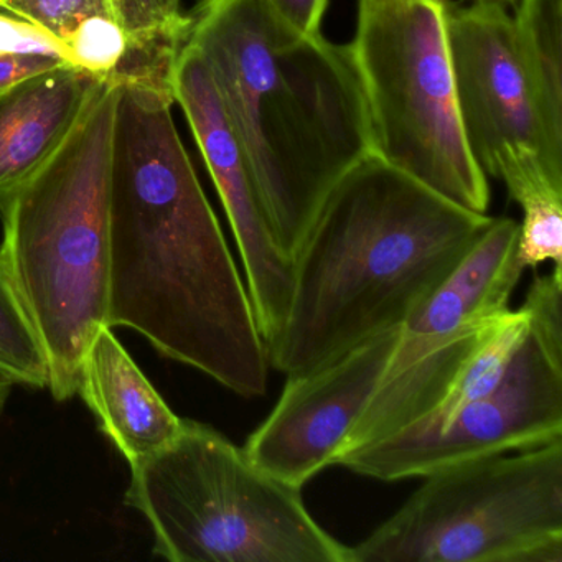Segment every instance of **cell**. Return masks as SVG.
Here are the masks:
<instances>
[{"label":"cell","instance_id":"obj_23","mask_svg":"<svg viewBox=\"0 0 562 562\" xmlns=\"http://www.w3.org/2000/svg\"><path fill=\"white\" fill-rule=\"evenodd\" d=\"M67 61L55 58L38 57V55H4L0 57V93L21 83L25 78L54 68L64 67Z\"/></svg>","mask_w":562,"mask_h":562},{"label":"cell","instance_id":"obj_13","mask_svg":"<svg viewBox=\"0 0 562 562\" xmlns=\"http://www.w3.org/2000/svg\"><path fill=\"white\" fill-rule=\"evenodd\" d=\"M78 393L130 465L169 446L183 427L126 348L103 325L81 360Z\"/></svg>","mask_w":562,"mask_h":562},{"label":"cell","instance_id":"obj_16","mask_svg":"<svg viewBox=\"0 0 562 562\" xmlns=\"http://www.w3.org/2000/svg\"><path fill=\"white\" fill-rule=\"evenodd\" d=\"M516 52L552 154L562 159V0H515Z\"/></svg>","mask_w":562,"mask_h":562},{"label":"cell","instance_id":"obj_2","mask_svg":"<svg viewBox=\"0 0 562 562\" xmlns=\"http://www.w3.org/2000/svg\"><path fill=\"white\" fill-rule=\"evenodd\" d=\"M490 223L380 157H364L325 196L292 256L291 297L269 367L308 373L403 327Z\"/></svg>","mask_w":562,"mask_h":562},{"label":"cell","instance_id":"obj_20","mask_svg":"<svg viewBox=\"0 0 562 562\" xmlns=\"http://www.w3.org/2000/svg\"><path fill=\"white\" fill-rule=\"evenodd\" d=\"M0 12L31 22L57 38L65 48L87 19L114 18L108 0H0Z\"/></svg>","mask_w":562,"mask_h":562},{"label":"cell","instance_id":"obj_8","mask_svg":"<svg viewBox=\"0 0 562 562\" xmlns=\"http://www.w3.org/2000/svg\"><path fill=\"white\" fill-rule=\"evenodd\" d=\"M528 330L493 390L436 432H397L348 450L337 465L394 482L562 440V268L538 276L525 301Z\"/></svg>","mask_w":562,"mask_h":562},{"label":"cell","instance_id":"obj_5","mask_svg":"<svg viewBox=\"0 0 562 562\" xmlns=\"http://www.w3.org/2000/svg\"><path fill=\"white\" fill-rule=\"evenodd\" d=\"M127 506L172 562H351V546L308 513L302 488L258 469L243 447L183 419L179 436L131 465Z\"/></svg>","mask_w":562,"mask_h":562},{"label":"cell","instance_id":"obj_19","mask_svg":"<svg viewBox=\"0 0 562 562\" xmlns=\"http://www.w3.org/2000/svg\"><path fill=\"white\" fill-rule=\"evenodd\" d=\"M74 67L101 81L113 83L127 54V41L116 19L97 15L87 19L67 44Z\"/></svg>","mask_w":562,"mask_h":562},{"label":"cell","instance_id":"obj_3","mask_svg":"<svg viewBox=\"0 0 562 562\" xmlns=\"http://www.w3.org/2000/svg\"><path fill=\"white\" fill-rule=\"evenodd\" d=\"M189 41L205 58L276 241L291 258L335 183L370 156L348 45L305 35L266 0H200Z\"/></svg>","mask_w":562,"mask_h":562},{"label":"cell","instance_id":"obj_10","mask_svg":"<svg viewBox=\"0 0 562 562\" xmlns=\"http://www.w3.org/2000/svg\"><path fill=\"white\" fill-rule=\"evenodd\" d=\"M450 64L467 146L486 177L505 150H529L562 179L519 64L513 18L498 2L457 5L447 14Z\"/></svg>","mask_w":562,"mask_h":562},{"label":"cell","instance_id":"obj_15","mask_svg":"<svg viewBox=\"0 0 562 562\" xmlns=\"http://www.w3.org/2000/svg\"><path fill=\"white\" fill-rule=\"evenodd\" d=\"M182 2L108 0L127 41V54L113 83L149 85L173 94V70L192 25Z\"/></svg>","mask_w":562,"mask_h":562},{"label":"cell","instance_id":"obj_18","mask_svg":"<svg viewBox=\"0 0 562 562\" xmlns=\"http://www.w3.org/2000/svg\"><path fill=\"white\" fill-rule=\"evenodd\" d=\"M0 368L15 383L48 386L47 361L37 334L0 262Z\"/></svg>","mask_w":562,"mask_h":562},{"label":"cell","instance_id":"obj_21","mask_svg":"<svg viewBox=\"0 0 562 562\" xmlns=\"http://www.w3.org/2000/svg\"><path fill=\"white\" fill-rule=\"evenodd\" d=\"M4 55H38L70 64L67 48L48 32L0 12V57Z\"/></svg>","mask_w":562,"mask_h":562},{"label":"cell","instance_id":"obj_14","mask_svg":"<svg viewBox=\"0 0 562 562\" xmlns=\"http://www.w3.org/2000/svg\"><path fill=\"white\" fill-rule=\"evenodd\" d=\"M100 83L64 65L0 93V202L50 159Z\"/></svg>","mask_w":562,"mask_h":562},{"label":"cell","instance_id":"obj_4","mask_svg":"<svg viewBox=\"0 0 562 562\" xmlns=\"http://www.w3.org/2000/svg\"><path fill=\"white\" fill-rule=\"evenodd\" d=\"M117 98L120 85L101 81L50 159L0 202V262L41 341L57 401L78 393L85 351L106 325Z\"/></svg>","mask_w":562,"mask_h":562},{"label":"cell","instance_id":"obj_11","mask_svg":"<svg viewBox=\"0 0 562 562\" xmlns=\"http://www.w3.org/2000/svg\"><path fill=\"white\" fill-rule=\"evenodd\" d=\"M172 91L228 216L246 272V288L268 348L281 330L288 311L291 258L272 235L248 159L229 123L212 70L190 42L177 58Z\"/></svg>","mask_w":562,"mask_h":562},{"label":"cell","instance_id":"obj_17","mask_svg":"<svg viewBox=\"0 0 562 562\" xmlns=\"http://www.w3.org/2000/svg\"><path fill=\"white\" fill-rule=\"evenodd\" d=\"M496 179L521 206L518 262L522 269L552 261L562 268V179L536 154L505 150L496 164Z\"/></svg>","mask_w":562,"mask_h":562},{"label":"cell","instance_id":"obj_25","mask_svg":"<svg viewBox=\"0 0 562 562\" xmlns=\"http://www.w3.org/2000/svg\"><path fill=\"white\" fill-rule=\"evenodd\" d=\"M472 2H498V4H505V2H515V0H472Z\"/></svg>","mask_w":562,"mask_h":562},{"label":"cell","instance_id":"obj_12","mask_svg":"<svg viewBox=\"0 0 562 562\" xmlns=\"http://www.w3.org/2000/svg\"><path fill=\"white\" fill-rule=\"evenodd\" d=\"M519 223L492 218L456 271L404 322L383 380L396 376L434 347L509 311L525 269L518 262Z\"/></svg>","mask_w":562,"mask_h":562},{"label":"cell","instance_id":"obj_6","mask_svg":"<svg viewBox=\"0 0 562 562\" xmlns=\"http://www.w3.org/2000/svg\"><path fill=\"white\" fill-rule=\"evenodd\" d=\"M450 0H358L348 45L371 153L470 212L486 215L488 177L460 123L450 64Z\"/></svg>","mask_w":562,"mask_h":562},{"label":"cell","instance_id":"obj_9","mask_svg":"<svg viewBox=\"0 0 562 562\" xmlns=\"http://www.w3.org/2000/svg\"><path fill=\"white\" fill-rule=\"evenodd\" d=\"M400 335L401 327L381 331L308 373L285 376L274 409L243 447L249 460L299 488L335 465L386 373Z\"/></svg>","mask_w":562,"mask_h":562},{"label":"cell","instance_id":"obj_7","mask_svg":"<svg viewBox=\"0 0 562 562\" xmlns=\"http://www.w3.org/2000/svg\"><path fill=\"white\" fill-rule=\"evenodd\" d=\"M351 562H562V440L430 473Z\"/></svg>","mask_w":562,"mask_h":562},{"label":"cell","instance_id":"obj_24","mask_svg":"<svg viewBox=\"0 0 562 562\" xmlns=\"http://www.w3.org/2000/svg\"><path fill=\"white\" fill-rule=\"evenodd\" d=\"M15 384L18 383H15L14 378L4 368H0V416H2L5 406H8L9 397H11Z\"/></svg>","mask_w":562,"mask_h":562},{"label":"cell","instance_id":"obj_22","mask_svg":"<svg viewBox=\"0 0 562 562\" xmlns=\"http://www.w3.org/2000/svg\"><path fill=\"white\" fill-rule=\"evenodd\" d=\"M281 21L305 35L321 34L328 0H266Z\"/></svg>","mask_w":562,"mask_h":562},{"label":"cell","instance_id":"obj_1","mask_svg":"<svg viewBox=\"0 0 562 562\" xmlns=\"http://www.w3.org/2000/svg\"><path fill=\"white\" fill-rule=\"evenodd\" d=\"M172 93L120 85L110 179L108 327L245 397L268 390L248 288L172 117Z\"/></svg>","mask_w":562,"mask_h":562}]
</instances>
